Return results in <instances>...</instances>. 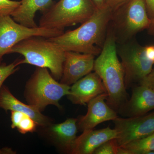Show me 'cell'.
Returning a JSON list of instances; mask_svg holds the SVG:
<instances>
[{"label": "cell", "mask_w": 154, "mask_h": 154, "mask_svg": "<svg viewBox=\"0 0 154 154\" xmlns=\"http://www.w3.org/2000/svg\"><path fill=\"white\" fill-rule=\"evenodd\" d=\"M77 137L71 154H94L96 149L104 143L117 137L115 128L109 127L99 130L87 129Z\"/></svg>", "instance_id": "obj_15"}, {"label": "cell", "mask_w": 154, "mask_h": 154, "mask_svg": "<svg viewBox=\"0 0 154 154\" xmlns=\"http://www.w3.org/2000/svg\"><path fill=\"white\" fill-rule=\"evenodd\" d=\"M119 146L116 139L110 140L99 146L94 154H118Z\"/></svg>", "instance_id": "obj_22"}, {"label": "cell", "mask_w": 154, "mask_h": 154, "mask_svg": "<svg viewBox=\"0 0 154 154\" xmlns=\"http://www.w3.org/2000/svg\"><path fill=\"white\" fill-rule=\"evenodd\" d=\"M24 114L25 113L19 111H11V120L12 122L11 126L12 128L14 129L17 128L19 121Z\"/></svg>", "instance_id": "obj_23"}, {"label": "cell", "mask_w": 154, "mask_h": 154, "mask_svg": "<svg viewBox=\"0 0 154 154\" xmlns=\"http://www.w3.org/2000/svg\"><path fill=\"white\" fill-rule=\"evenodd\" d=\"M128 0H107V6L114 11L121 7Z\"/></svg>", "instance_id": "obj_24"}, {"label": "cell", "mask_w": 154, "mask_h": 154, "mask_svg": "<svg viewBox=\"0 0 154 154\" xmlns=\"http://www.w3.org/2000/svg\"><path fill=\"white\" fill-rule=\"evenodd\" d=\"M148 14L151 19L154 18V0H145Z\"/></svg>", "instance_id": "obj_26"}, {"label": "cell", "mask_w": 154, "mask_h": 154, "mask_svg": "<svg viewBox=\"0 0 154 154\" xmlns=\"http://www.w3.org/2000/svg\"><path fill=\"white\" fill-rule=\"evenodd\" d=\"M20 4L21 1L0 0V17L11 16Z\"/></svg>", "instance_id": "obj_21"}, {"label": "cell", "mask_w": 154, "mask_h": 154, "mask_svg": "<svg viewBox=\"0 0 154 154\" xmlns=\"http://www.w3.org/2000/svg\"><path fill=\"white\" fill-rule=\"evenodd\" d=\"M149 154H154V151L151 152Z\"/></svg>", "instance_id": "obj_30"}, {"label": "cell", "mask_w": 154, "mask_h": 154, "mask_svg": "<svg viewBox=\"0 0 154 154\" xmlns=\"http://www.w3.org/2000/svg\"><path fill=\"white\" fill-rule=\"evenodd\" d=\"M24 57L22 64L48 69L56 80L60 79L65 51L48 38L33 36L24 39L12 48L9 54Z\"/></svg>", "instance_id": "obj_3"}, {"label": "cell", "mask_w": 154, "mask_h": 154, "mask_svg": "<svg viewBox=\"0 0 154 154\" xmlns=\"http://www.w3.org/2000/svg\"><path fill=\"white\" fill-rule=\"evenodd\" d=\"M21 64L22 59H17L10 64L2 63L0 64V89L5 81L17 71L19 68V66Z\"/></svg>", "instance_id": "obj_19"}, {"label": "cell", "mask_w": 154, "mask_h": 154, "mask_svg": "<svg viewBox=\"0 0 154 154\" xmlns=\"http://www.w3.org/2000/svg\"><path fill=\"white\" fill-rule=\"evenodd\" d=\"M95 56L65 51L60 82L70 86L94 70Z\"/></svg>", "instance_id": "obj_11"}, {"label": "cell", "mask_w": 154, "mask_h": 154, "mask_svg": "<svg viewBox=\"0 0 154 154\" xmlns=\"http://www.w3.org/2000/svg\"><path fill=\"white\" fill-rule=\"evenodd\" d=\"M52 0H21V4L11 15L14 21L29 27H38L35 22L37 11L44 13L53 5Z\"/></svg>", "instance_id": "obj_17"}, {"label": "cell", "mask_w": 154, "mask_h": 154, "mask_svg": "<svg viewBox=\"0 0 154 154\" xmlns=\"http://www.w3.org/2000/svg\"><path fill=\"white\" fill-rule=\"evenodd\" d=\"M148 30L149 34L154 36V18L151 19L150 25Z\"/></svg>", "instance_id": "obj_29"}, {"label": "cell", "mask_w": 154, "mask_h": 154, "mask_svg": "<svg viewBox=\"0 0 154 154\" xmlns=\"http://www.w3.org/2000/svg\"><path fill=\"white\" fill-rule=\"evenodd\" d=\"M107 97L106 93L101 94L91 100L88 104V109L85 115L78 118V129L83 131L94 129L98 125L118 117L116 111L105 102Z\"/></svg>", "instance_id": "obj_12"}, {"label": "cell", "mask_w": 154, "mask_h": 154, "mask_svg": "<svg viewBox=\"0 0 154 154\" xmlns=\"http://www.w3.org/2000/svg\"><path fill=\"white\" fill-rule=\"evenodd\" d=\"M113 121L117 133L116 140L119 147L154 133V112L135 117L118 116Z\"/></svg>", "instance_id": "obj_9"}, {"label": "cell", "mask_w": 154, "mask_h": 154, "mask_svg": "<svg viewBox=\"0 0 154 154\" xmlns=\"http://www.w3.org/2000/svg\"><path fill=\"white\" fill-rule=\"evenodd\" d=\"M116 42L113 31L109 29L102 51L94 61V71L105 86L107 105L119 111L128 98L124 70L119 59Z\"/></svg>", "instance_id": "obj_2"}, {"label": "cell", "mask_w": 154, "mask_h": 154, "mask_svg": "<svg viewBox=\"0 0 154 154\" xmlns=\"http://www.w3.org/2000/svg\"><path fill=\"white\" fill-rule=\"evenodd\" d=\"M116 41L124 43L144 29L151 22L145 0H128L113 11L111 21Z\"/></svg>", "instance_id": "obj_6"}, {"label": "cell", "mask_w": 154, "mask_h": 154, "mask_svg": "<svg viewBox=\"0 0 154 154\" xmlns=\"http://www.w3.org/2000/svg\"><path fill=\"white\" fill-rule=\"evenodd\" d=\"M97 9H101L107 6V0H92Z\"/></svg>", "instance_id": "obj_28"}, {"label": "cell", "mask_w": 154, "mask_h": 154, "mask_svg": "<svg viewBox=\"0 0 154 154\" xmlns=\"http://www.w3.org/2000/svg\"><path fill=\"white\" fill-rule=\"evenodd\" d=\"M64 31L38 27L31 28L14 21L11 16L0 17V64L3 57L20 42L33 36L50 38L59 36Z\"/></svg>", "instance_id": "obj_7"}, {"label": "cell", "mask_w": 154, "mask_h": 154, "mask_svg": "<svg viewBox=\"0 0 154 154\" xmlns=\"http://www.w3.org/2000/svg\"><path fill=\"white\" fill-rule=\"evenodd\" d=\"M113 11L108 6L97 9L79 28L48 38L65 51L99 55L107 36Z\"/></svg>", "instance_id": "obj_1"}, {"label": "cell", "mask_w": 154, "mask_h": 154, "mask_svg": "<svg viewBox=\"0 0 154 154\" xmlns=\"http://www.w3.org/2000/svg\"><path fill=\"white\" fill-rule=\"evenodd\" d=\"M154 151V133L119 147L118 154H149Z\"/></svg>", "instance_id": "obj_18"}, {"label": "cell", "mask_w": 154, "mask_h": 154, "mask_svg": "<svg viewBox=\"0 0 154 154\" xmlns=\"http://www.w3.org/2000/svg\"><path fill=\"white\" fill-rule=\"evenodd\" d=\"M105 93L107 92L101 78L95 72H91L73 84L67 96L73 104L85 105Z\"/></svg>", "instance_id": "obj_13"}, {"label": "cell", "mask_w": 154, "mask_h": 154, "mask_svg": "<svg viewBox=\"0 0 154 154\" xmlns=\"http://www.w3.org/2000/svg\"><path fill=\"white\" fill-rule=\"evenodd\" d=\"M145 53L147 58L154 63V45L145 47Z\"/></svg>", "instance_id": "obj_27"}, {"label": "cell", "mask_w": 154, "mask_h": 154, "mask_svg": "<svg viewBox=\"0 0 154 154\" xmlns=\"http://www.w3.org/2000/svg\"><path fill=\"white\" fill-rule=\"evenodd\" d=\"M0 108L6 112L10 110L25 113L34 119L39 127L45 126L52 122L51 119L42 114L36 107L18 100L5 85L0 89Z\"/></svg>", "instance_id": "obj_16"}, {"label": "cell", "mask_w": 154, "mask_h": 154, "mask_svg": "<svg viewBox=\"0 0 154 154\" xmlns=\"http://www.w3.org/2000/svg\"><path fill=\"white\" fill-rule=\"evenodd\" d=\"M71 87L58 82L45 68H36L28 80L24 96L28 104L42 111L49 105L62 109L61 99L69 94Z\"/></svg>", "instance_id": "obj_4"}, {"label": "cell", "mask_w": 154, "mask_h": 154, "mask_svg": "<svg viewBox=\"0 0 154 154\" xmlns=\"http://www.w3.org/2000/svg\"><path fill=\"white\" fill-rule=\"evenodd\" d=\"M96 10L92 0H59L43 13L38 26L64 31L85 22Z\"/></svg>", "instance_id": "obj_5"}, {"label": "cell", "mask_w": 154, "mask_h": 154, "mask_svg": "<svg viewBox=\"0 0 154 154\" xmlns=\"http://www.w3.org/2000/svg\"><path fill=\"white\" fill-rule=\"evenodd\" d=\"M121 60L126 88L134 83L140 82L151 72L154 63L149 60L145 53V47L130 40L122 43L117 49Z\"/></svg>", "instance_id": "obj_8"}, {"label": "cell", "mask_w": 154, "mask_h": 154, "mask_svg": "<svg viewBox=\"0 0 154 154\" xmlns=\"http://www.w3.org/2000/svg\"><path fill=\"white\" fill-rule=\"evenodd\" d=\"M153 110L154 89L140 83L133 88L130 99L119 112L125 117H135L145 115Z\"/></svg>", "instance_id": "obj_14"}, {"label": "cell", "mask_w": 154, "mask_h": 154, "mask_svg": "<svg viewBox=\"0 0 154 154\" xmlns=\"http://www.w3.org/2000/svg\"><path fill=\"white\" fill-rule=\"evenodd\" d=\"M38 124L36 121L29 116L24 114L19 121L17 128L20 133L25 134L28 133L35 132Z\"/></svg>", "instance_id": "obj_20"}, {"label": "cell", "mask_w": 154, "mask_h": 154, "mask_svg": "<svg viewBox=\"0 0 154 154\" xmlns=\"http://www.w3.org/2000/svg\"><path fill=\"white\" fill-rule=\"evenodd\" d=\"M140 83L147 85L154 89V67L151 72L141 81L140 84Z\"/></svg>", "instance_id": "obj_25"}, {"label": "cell", "mask_w": 154, "mask_h": 154, "mask_svg": "<svg viewBox=\"0 0 154 154\" xmlns=\"http://www.w3.org/2000/svg\"><path fill=\"white\" fill-rule=\"evenodd\" d=\"M78 118L68 119L60 123L40 127L39 133L59 150L70 153L77 137Z\"/></svg>", "instance_id": "obj_10"}]
</instances>
